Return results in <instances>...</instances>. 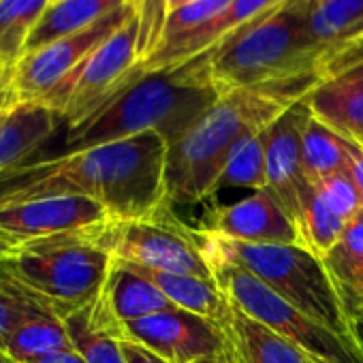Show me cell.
Segmentation results:
<instances>
[{
    "instance_id": "obj_1",
    "label": "cell",
    "mask_w": 363,
    "mask_h": 363,
    "mask_svg": "<svg viewBox=\"0 0 363 363\" xmlns=\"http://www.w3.org/2000/svg\"><path fill=\"white\" fill-rule=\"evenodd\" d=\"M162 135L147 130L0 173V206L79 195L105 206L111 220H137L167 203Z\"/></svg>"
},
{
    "instance_id": "obj_2",
    "label": "cell",
    "mask_w": 363,
    "mask_h": 363,
    "mask_svg": "<svg viewBox=\"0 0 363 363\" xmlns=\"http://www.w3.org/2000/svg\"><path fill=\"white\" fill-rule=\"evenodd\" d=\"M325 77L303 75L223 92L212 107L169 145L167 203H197L218 191L231 152L267 128L291 105L306 99Z\"/></svg>"
},
{
    "instance_id": "obj_3",
    "label": "cell",
    "mask_w": 363,
    "mask_h": 363,
    "mask_svg": "<svg viewBox=\"0 0 363 363\" xmlns=\"http://www.w3.org/2000/svg\"><path fill=\"white\" fill-rule=\"evenodd\" d=\"M220 96L210 77V52L171 69L139 75L111 101L67 130L62 154L154 130L175 143Z\"/></svg>"
},
{
    "instance_id": "obj_4",
    "label": "cell",
    "mask_w": 363,
    "mask_h": 363,
    "mask_svg": "<svg viewBox=\"0 0 363 363\" xmlns=\"http://www.w3.org/2000/svg\"><path fill=\"white\" fill-rule=\"evenodd\" d=\"M312 0H286L210 50L216 90L252 88L272 82L323 75L327 50L310 28Z\"/></svg>"
},
{
    "instance_id": "obj_5",
    "label": "cell",
    "mask_w": 363,
    "mask_h": 363,
    "mask_svg": "<svg viewBox=\"0 0 363 363\" xmlns=\"http://www.w3.org/2000/svg\"><path fill=\"white\" fill-rule=\"evenodd\" d=\"M206 257L225 259L257 276L278 297L342 335H354L329 272L303 244H244L197 231Z\"/></svg>"
},
{
    "instance_id": "obj_6",
    "label": "cell",
    "mask_w": 363,
    "mask_h": 363,
    "mask_svg": "<svg viewBox=\"0 0 363 363\" xmlns=\"http://www.w3.org/2000/svg\"><path fill=\"white\" fill-rule=\"evenodd\" d=\"M105 225L20 244L9 259L13 274L62 318L69 316L103 291L113 265Z\"/></svg>"
},
{
    "instance_id": "obj_7",
    "label": "cell",
    "mask_w": 363,
    "mask_h": 363,
    "mask_svg": "<svg viewBox=\"0 0 363 363\" xmlns=\"http://www.w3.org/2000/svg\"><path fill=\"white\" fill-rule=\"evenodd\" d=\"M206 259L216 284L231 303L301 348L312 363H363V346L354 335H342L320 325L278 297L250 272L218 257Z\"/></svg>"
},
{
    "instance_id": "obj_8",
    "label": "cell",
    "mask_w": 363,
    "mask_h": 363,
    "mask_svg": "<svg viewBox=\"0 0 363 363\" xmlns=\"http://www.w3.org/2000/svg\"><path fill=\"white\" fill-rule=\"evenodd\" d=\"M141 58V16L137 7L135 16L103 41L41 105L54 109L71 128L130 86L137 79Z\"/></svg>"
},
{
    "instance_id": "obj_9",
    "label": "cell",
    "mask_w": 363,
    "mask_h": 363,
    "mask_svg": "<svg viewBox=\"0 0 363 363\" xmlns=\"http://www.w3.org/2000/svg\"><path fill=\"white\" fill-rule=\"evenodd\" d=\"M105 244L113 259L171 274H186L212 280V267L199 244L197 231L182 225L162 203L145 218L109 220Z\"/></svg>"
},
{
    "instance_id": "obj_10",
    "label": "cell",
    "mask_w": 363,
    "mask_h": 363,
    "mask_svg": "<svg viewBox=\"0 0 363 363\" xmlns=\"http://www.w3.org/2000/svg\"><path fill=\"white\" fill-rule=\"evenodd\" d=\"M139 0L122 5L103 20L60 37L35 52H28L13 67V88L20 103H41L56 90L103 41H107L120 26H124L137 11Z\"/></svg>"
},
{
    "instance_id": "obj_11",
    "label": "cell",
    "mask_w": 363,
    "mask_h": 363,
    "mask_svg": "<svg viewBox=\"0 0 363 363\" xmlns=\"http://www.w3.org/2000/svg\"><path fill=\"white\" fill-rule=\"evenodd\" d=\"M126 340H133L169 363H195L227 352L225 331L212 320L182 310H162L124 323Z\"/></svg>"
},
{
    "instance_id": "obj_12",
    "label": "cell",
    "mask_w": 363,
    "mask_h": 363,
    "mask_svg": "<svg viewBox=\"0 0 363 363\" xmlns=\"http://www.w3.org/2000/svg\"><path fill=\"white\" fill-rule=\"evenodd\" d=\"M312 111L301 99L276 118L265 130V162H267V193L289 212L299 229L301 206L312 184L303 173L301 143L303 130Z\"/></svg>"
},
{
    "instance_id": "obj_13",
    "label": "cell",
    "mask_w": 363,
    "mask_h": 363,
    "mask_svg": "<svg viewBox=\"0 0 363 363\" xmlns=\"http://www.w3.org/2000/svg\"><path fill=\"white\" fill-rule=\"evenodd\" d=\"M111 216L99 201L79 195L45 197L0 206V233L18 244L71 233L109 223Z\"/></svg>"
},
{
    "instance_id": "obj_14",
    "label": "cell",
    "mask_w": 363,
    "mask_h": 363,
    "mask_svg": "<svg viewBox=\"0 0 363 363\" xmlns=\"http://www.w3.org/2000/svg\"><path fill=\"white\" fill-rule=\"evenodd\" d=\"M206 231L244 244H303L295 220L267 191H257L233 206L216 208Z\"/></svg>"
},
{
    "instance_id": "obj_15",
    "label": "cell",
    "mask_w": 363,
    "mask_h": 363,
    "mask_svg": "<svg viewBox=\"0 0 363 363\" xmlns=\"http://www.w3.org/2000/svg\"><path fill=\"white\" fill-rule=\"evenodd\" d=\"M286 0H231V5L210 24L201 26L199 30L182 37L171 43H160L150 52L147 58H143L137 67V77L143 73L160 71V69H171L184 65L216 45H220L225 39L242 30L244 26L252 24L261 16L269 13L272 9L280 7Z\"/></svg>"
},
{
    "instance_id": "obj_16",
    "label": "cell",
    "mask_w": 363,
    "mask_h": 363,
    "mask_svg": "<svg viewBox=\"0 0 363 363\" xmlns=\"http://www.w3.org/2000/svg\"><path fill=\"white\" fill-rule=\"evenodd\" d=\"M303 101L316 120L363 145V60L325 77Z\"/></svg>"
},
{
    "instance_id": "obj_17",
    "label": "cell",
    "mask_w": 363,
    "mask_h": 363,
    "mask_svg": "<svg viewBox=\"0 0 363 363\" xmlns=\"http://www.w3.org/2000/svg\"><path fill=\"white\" fill-rule=\"evenodd\" d=\"M62 320L71 346L86 363H126L122 352V342L126 340L124 323L116 316L103 291Z\"/></svg>"
},
{
    "instance_id": "obj_18",
    "label": "cell",
    "mask_w": 363,
    "mask_h": 363,
    "mask_svg": "<svg viewBox=\"0 0 363 363\" xmlns=\"http://www.w3.org/2000/svg\"><path fill=\"white\" fill-rule=\"evenodd\" d=\"M223 331L227 337V354L233 363H310L301 348L248 316L235 303H231L229 323Z\"/></svg>"
},
{
    "instance_id": "obj_19",
    "label": "cell",
    "mask_w": 363,
    "mask_h": 363,
    "mask_svg": "<svg viewBox=\"0 0 363 363\" xmlns=\"http://www.w3.org/2000/svg\"><path fill=\"white\" fill-rule=\"evenodd\" d=\"M62 118L41 103H18L0 113V173L35 154L58 128Z\"/></svg>"
},
{
    "instance_id": "obj_20",
    "label": "cell",
    "mask_w": 363,
    "mask_h": 363,
    "mask_svg": "<svg viewBox=\"0 0 363 363\" xmlns=\"http://www.w3.org/2000/svg\"><path fill=\"white\" fill-rule=\"evenodd\" d=\"M67 348L73 346L67 335L62 316L39 295L30 299L0 346V350H5L18 363H26Z\"/></svg>"
},
{
    "instance_id": "obj_21",
    "label": "cell",
    "mask_w": 363,
    "mask_h": 363,
    "mask_svg": "<svg viewBox=\"0 0 363 363\" xmlns=\"http://www.w3.org/2000/svg\"><path fill=\"white\" fill-rule=\"evenodd\" d=\"M126 265H130L137 274H141L152 284H156L173 301V306H177L182 310H189V312H195V314L212 320L220 329H225V325L229 323L231 301L220 291V286L216 284L214 278L206 280V278H197V276L171 274V272H160V269L133 265V263H126Z\"/></svg>"
},
{
    "instance_id": "obj_22",
    "label": "cell",
    "mask_w": 363,
    "mask_h": 363,
    "mask_svg": "<svg viewBox=\"0 0 363 363\" xmlns=\"http://www.w3.org/2000/svg\"><path fill=\"white\" fill-rule=\"evenodd\" d=\"M103 293L122 323H130L162 310L177 308L156 284L137 274L130 265L116 259L105 280Z\"/></svg>"
},
{
    "instance_id": "obj_23",
    "label": "cell",
    "mask_w": 363,
    "mask_h": 363,
    "mask_svg": "<svg viewBox=\"0 0 363 363\" xmlns=\"http://www.w3.org/2000/svg\"><path fill=\"white\" fill-rule=\"evenodd\" d=\"M126 3H130V0H62V3L45 11L43 20L37 24L26 43V54L60 37L88 28L90 24L103 20L105 16H109L111 11L120 9Z\"/></svg>"
},
{
    "instance_id": "obj_24",
    "label": "cell",
    "mask_w": 363,
    "mask_h": 363,
    "mask_svg": "<svg viewBox=\"0 0 363 363\" xmlns=\"http://www.w3.org/2000/svg\"><path fill=\"white\" fill-rule=\"evenodd\" d=\"M301 158H303V173L310 184L348 171L350 154H348V139L331 130L327 124L316 120L314 116L308 120L303 130L301 143Z\"/></svg>"
},
{
    "instance_id": "obj_25",
    "label": "cell",
    "mask_w": 363,
    "mask_h": 363,
    "mask_svg": "<svg viewBox=\"0 0 363 363\" xmlns=\"http://www.w3.org/2000/svg\"><path fill=\"white\" fill-rule=\"evenodd\" d=\"M310 28L329 54L363 37V0H312Z\"/></svg>"
},
{
    "instance_id": "obj_26",
    "label": "cell",
    "mask_w": 363,
    "mask_h": 363,
    "mask_svg": "<svg viewBox=\"0 0 363 363\" xmlns=\"http://www.w3.org/2000/svg\"><path fill=\"white\" fill-rule=\"evenodd\" d=\"M50 7V0H0V56L11 67L26 54V43Z\"/></svg>"
},
{
    "instance_id": "obj_27",
    "label": "cell",
    "mask_w": 363,
    "mask_h": 363,
    "mask_svg": "<svg viewBox=\"0 0 363 363\" xmlns=\"http://www.w3.org/2000/svg\"><path fill=\"white\" fill-rule=\"evenodd\" d=\"M265 130V128H263ZM257 133L244 139L229 156L227 167L223 171L218 189H267V162H265V135Z\"/></svg>"
},
{
    "instance_id": "obj_28",
    "label": "cell",
    "mask_w": 363,
    "mask_h": 363,
    "mask_svg": "<svg viewBox=\"0 0 363 363\" xmlns=\"http://www.w3.org/2000/svg\"><path fill=\"white\" fill-rule=\"evenodd\" d=\"M229 5H231V0H195V3H189L184 7H177L173 11H167L158 45L160 43L177 41L182 37H186V35L199 30L201 26L210 24L212 20H216Z\"/></svg>"
},
{
    "instance_id": "obj_29",
    "label": "cell",
    "mask_w": 363,
    "mask_h": 363,
    "mask_svg": "<svg viewBox=\"0 0 363 363\" xmlns=\"http://www.w3.org/2000/svg\"><path fill=\"white\" fill-rule=\"evenodd\" d=\"M35 295L37 293L22 284L13 274L9 259L0 261V346Z\"/></svg>"
},
{
    "instance_id": "obj_30",
    "label": "cell",
    "mask_w": 363,
    "mask_h": 363,
    "mask_svg": "<svg viewBox=\"0 0 363 363\" xmlns=\"http://www.w3.org/2000/svg\"><path fill=\"white\" fill-rule=\"evenodd\" d=\"M329 278L350 327L359 325L363 320V261L352 267L331 272Z\"/></svg>"
},
{
    "instance_id": "obj_31",
    "label": "cell",
    "mask_w": 363,
    "mask_h": 363,
    "mask_svg": "<svg viewBox=\"0 0 363 363\" xmlns=\"http://www.w3.org/2000/svg\"><path fill=\"white\" fill-rule=\"evenodd\" d=\"M363 261V210L344 227L337 244L323 259L327 272H340Z\"/></svg>"
},
{
    "instance_id": "obj_32",
    "label": "cell",
    "mask_w": 363,
    "mask_h": 363,
    "mask_svg": "<svg viewBox=\"0 0 363 363\" xmlns=\"http://www.w3.org/2000/svg\"><path fill=\"white\" fill-rule=\"evenodd\" d=\"M122 352H124L126 363H169V361L160 359L158 354H154L152 350H147L145 346H141L133 340L122 342Z\"/></svg>"
},
{
    "instance_id": "obj_33",
    "label": "cell",
    "mask_w": 363,
    "mask_h": 363,
    "mask_svg": "<svg viewBox=\"0 0 363 363\" xmlns=\"http://www.w3.org/2000/svg\"><path fill=\"white\" fill-rule=\"evenodd\" d=\"M348 154H350L348 173H350V177L354 182V186L359 189L361 197H363V145L348 139Z\"/></svg>"
},
{
    "instance_id": "obj_34",
    "label": "cell",
    "mask_w": 363,
    "mask_h": 363,
    "mask_svg": "<svg viewBox=\"0 0 363 363\" xmlns=\"http://www.w3.org/2000/svg\"><path fill=\"white\" fill-rule=\"evenodd\" d=\"M26 363H86V361L75 348H67V350H58V352L37 357L33 361H26Z\"/></svg>"
},
{
    "instance_id": "obj_35",
    "label": "cell",
    "mask_w": 363,
    "mask_h": 363,
    "mask_svg": "<svg viewBox=\"0 0 363 363\" xmlns=\"http://www.w3.org/2000/svg\"><path fill=\"white\" fill-rule=\"evenodd\" d=\"M13 73H11V77L7 79V82H3L0 84V113L3 111H7V109H11V107H16L18 103H20V99H18V94H16V88H13Z\"/></svg>"
},
{
    "instance_id": "obj_36",
    "label": "cell",
    "mask_w": 363,
    "mask_h": 363,
    "mask_svg": "<svg viewBox=\"0 0 363 363\" xmlns=\"http://www.w3.org/2000/svg\"><path fill=\"white\" fill-rule=\"evenodd\" d=\"M20 248L18 242H13L11 238L3 235L0 233V261H5V259H11L16 255V250Z\"/></svg>"
},
{
    "instance_id": "obj_37",
    "label": "cell",
    "mask_w": 363,
    "mask_h": 363,
    "mask_svg": "<svg viewBox=\"0 0 363 363\" xmlns=\"http://www.w3.org/2000/svg\"><path fill=\"white\" fill-rule=\"evenodd\" d=\"M195 363H231L229 354L227 352H220V354H212V357H206V359H199Z\"/></svg>"
},
{
    "instance_id": "obj_38",
    "label": "cell",
    "mask_w": 363,
    "mask_h": 363,
    "mask_svg": "<svg viewBox=\"0 0 363 363\" xmlns=\"http://www.w3.org/2000/svg\"><path fill=\"white\" fill-rule=\"evenodd\" d=\"M189 3H195V0H164V5H167V11H173L177 7H184Z\"/></svg>"
},
{
    "instance_id": "obj_39",
    "label": "cell",
    "mask_w": 363,
    "mask_h": 363,
    "mask_svg": "<svg viewBox=\"0 0 363 363\" xmlns=\"http://www.w3.org/2000/svg\"><path fill=\"white\" fill-rule=\"evenodd\" d=\"M352 333H354V337H357V342L363 346V320L359 323V325H354L352 327Z\"/></svg>"
},
{
    "instance_id": "obj_40",
    "label": "cell",
    "mask_w": 363,
    "mask_h": 363,
    "mask_svg": "<svg viewBox=\"0 0 363 363\" xmlns=\"http://www.w3.org/2000/svg\"><path fill=\"white\" fill-rule=\"evenodd\" d=\"M11 69H13V67H11V65H9V62H7V60L3 58V56H0V77H3V75H7V73H9Z\"/></svg>"
},
{
    "instance_id": "obj_41",
    "label": "cell",
    "mask_w": 363,
    "mask_h": 363,
    "mask_svg": "<svg viewBox=\"0 0 363 363\" xmlns=\"http://www.w3.org/2000/svg\"><path fill=\"white\" fill-rule=\"evenodd\" d=\"M0 363H18L16 359H11L5 350H0Z\"/></svg>"
},
{
    "instance_id": "obj_42",
    "label": "cell",
    "mask_w": 363,
    "mask_h": 363,
    "mask_svg": "<svg viewBox=\"0 0 363 363\" xmlns=\"http://www.w3.org/2000/svg\"><path fill=\"white\" fill-rule=\"evenodd\" d=\"M11 73H13V69H11V71H9L7 75H3V77H0V84H3V82H7V79L11 77Z\"/></svg>"
},
{
    "instance_id": "obj_43",
    "label": "cell",
    "mask_w": 363,
    "mask_h": 363,
    "mask_svg": "<svg viewBox=\"0 0 363 363\" xmlns=\"http://www.w3.org/2000/svg\"><path fill=\"white\" fill-rule=\"evenodd\" d=\"M58 3H62V0H50V5L54 7V5H58Z\"/></svg>"
},
{
    "instance_id": "obj_44",
    "label": "cell",
    "mask_w": 363,
    "mask_h": 363,
    "mask_svg": "<svg viewBox=\"0 0 363 363\" xmlns=\"http://www.w3.org/2000/svg\"><path fill=\"white\" fill-rule=\"evenodd\" d=\"M310 363H312V361H310Z\"/></svg>"
},
{
    "instance_id": "obj_45",
    "label": "cell",
    "mask_w": 363,
    "mask_h": 363,
    "mask_svg": "<svg viewBox=\"0 0 363 363\" xmlns=\"http://www.w3.org/2000/svg\"><path fill=\"white\" fill-rule=\"evenodd\" d=\"M231 363H233V361H231Z\"/></svg>"
}]
</instances>
